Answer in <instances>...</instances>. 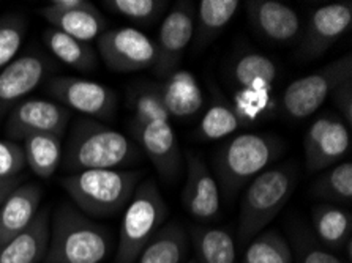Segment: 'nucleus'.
<instances>
[{"label":"nucleus","mask_w":352,"mask_h":263,"mask_svg":"<svg viewBox=\"0 0 352 263\" xmlns=\"http://www.w3.org/2000/svg\"><path fill=\"white\" fill-rule=\"evenodd\" d=\"M130 130L164 181H174L182 170V155L170 117L160 98L158 84H140L130 92Z\"/></svg>","instance_id":"obj_1"},{"label":"nucleus","mask_w":352,"mask_h":263,"mask_svg":"<svg viewBox=\"0 0 352 263\" xmlns=\"http://www.w3.org/2000/svg\"><path fill=\"white\" fill-rule=\"evenodd\" d=\"M138 147L125 134L97 120L81 119L73 125L63 152V168L70 174L117 169L138 159Z\"/></svg>","instance_id":"obj_2"},{"label":"nucleus","mask_w":352,"mask_h":263,"mask_svg":"<svg viewBox=\"0 0 352 263\" xmlns=\"http://www.w3.org/2000/svg\"><path fill=\"white\" fill-rule=\"evenodd\" d=\"M141 179L140 170H84L65 176L62 186L79 211L92 218H111L128 205Z\"/></svg>","instance_id":"obj_3"},{"label":"nucleus","mask_w":352,"mask_h":263,"mask_svg":"<svg viewBox=\"0 0 352 263\" xmlns=\"http://www.w3.org/2000/svg\"><path fill=\"white\" fill-rule=\"evenodd\" d=\"M229 87L234 92L231 101L243 126L253 125L275 111L274 85L278 67L261 52H243L231 62Z\"/></svg>","instance_id":"obj_4"},{"label":"nucleus","mask_w":352,"mask_h":263,"mask_svg":"<svg viewBox=\"0 0 352 263\" xmlns=\"http://www.w3.org/2000/svg\"><path fill=\"white\" fill-rule=\"evenodd\" d=\"M108 251L106 229L63 203L52 219L50 248L43 263H100Z\"/></svg>","instance_id":"obj_5"},{"label":"nucleus","mask_w":352,"mask_h":263,"mask_svg":"<svg viewBox=\"0 0 352 263\" xmlns=\"http://www.w3.org/2000/svg\"><path fill=\"white\" fill-rule=\"evenodd\" d=\"M296 185L297 169L292 163L265 169L250 181L239 214V237L242 243H248L274 221L291 198Z\"/></svg>","instance_id":"obj_6"},{"label":"nucleus","mask_w":352,"mask_h":263,"mask_svg":"<svg viewBox=\"0 0 352 263\" xmlns=\"http://www.w3.org/2000/svg\"><path fill=\"white\" fill-rule=\"evenodd\" d=\"M283 144L269 134L243 133L226 142L217 155L218 187L226 197L236 196L278 158Z\"/></svg>","instance_id":"obj_7"},{"label":"nucleus","mask_w":352,"mask_h":263,"mask_svg":"<svg viewBox=\"0 0 352 263\" xmlns=\"http://www.w3.org/2000/svg\"><path fill=\"white\" fill-rule=\"evenodd\" d=\"M168 218V205L157 183L144 180L133 192L120 224L116 263H135Z\"/></svg>","instance_id":"obj_8"},{"label":"nucleus","mask_w":352,"mask_h":263,"mask_svg":"<svg viewBox=\"0 0 352 263\" xmlns=\"http://www.w3.org/2000/svg\"><path fill=\"white\" fill-rule=\"evenodd\" d=\"M351 78L352 56L346 54L318 71L292 80L281 95V109L289 119H307L324 104L338 85Z\"/></svg>","instance_id":"obj_9"},{"label":"nucleus","mask_w":352,"mask_h":263,"mask_svg":"<svg viewBox=\"0 0 352 263\" xmlns=\"http://www.w3.org/2000/svg\"><path fill=\"white\" fill-rule=\"evenodd\" d=\"M196 5L188 0L174 3L163 18L155 41L157 58L153 71L158 79H166L184 60L186 47L193 41Z\"/></svg>","instance_id":"obj_10"},{"label":"nucleus","mask_w":352,"mask_h":263,"mask_svg":"<svg viewBox=\"0 0 352 263\" xmlns=\"http://www.w3.org/2000/svg\"><path fill=\"white\" fill-rule=\"evenodd\" d=\"M97 46L106 67L117 73H135L155 65V41L133 27L106 30L98 36Z\"/></svg>","instance_id":"obj_11"},{"label":"nucleus","mask_w":352,"mask_h":263,"mask_svg":"<svg viewBox=\"0 0 352 263\" xmlns=\"http://www.w3.org/2000/svg\"><path fill=\"white\" fill-rule=\"evenodd\" d=\"M47 92L58 104L98 120H111L117 112V95L95 80L58 76L50 80Z\"/></svg>","instance_id":"obj_12"},{"label":"nucleus","mask_w":352,"mask_h":263,"mask_svg":"<svg viewBox=\"0 0 352 263\" xmlns=\"http://www.w3.org/2000/svg\"><path fill=\"white\" fill-rule=\"evenodd\" d=\"M70 119L72 111L57 101L25 100L10 111L5 131L13 142L25 141L40 134H51L62 139Z\"/></svg>","instance_id":"obj_13"},{"label":"nucleus","mask_w":352,"mask_h":263,"mask_svg":"<svg viewBox=\"0 0 352 263\" xmlns=\"http://www.w3.org/2000/svg\"><path fill=\"white\" fill-rule=\"evenodd\" d=\"M349 131L344 122L335 115L314 120L303 139L307 170L314 174L341 163L351 148Z\"/></svg>","instance_id":"obj_14"},{"label":"nucleus","mask_w":352,"mask_h":263,"mask_svg":"<svg viewBox=\"0 0 352 263\" xmlns=\"http://www.w3.org/2000/svg\"><path fill=\"white\" fill-rule=\"evenodd\" d=\"M352 24V2L329 3L311 14L300 40V54L305 58L324 56Z\"/></svg>","instance_id":"obj_15"},{"label":"nucleus","mask_w":352,"mask_h":263,"mask_svg":"<svg viewBox=\"0 0 352 263\" xmlns=\"http://www.w3.org/2000/svg\"><path fill=\"white\" fill-rule=\"evenodd\" d=\"M220 187L207 164L197 155H186V180L182 202L190 216L197 221H213L220 214Z\"/></svg>","instance_id":"obj_16"},{"label":"nucleus","mask_w":352,"mask_h":263,"mask_svg":"<svg viewBox=\"0 0 352 263\" xmlns=\"http://www.w3.org/2000/svg\"><path fill=\"white\" fill-rule=\"evenodd\" d=\"M247 14L256 32L276 45H289L302 38V19L294 8L278 0H250Z\"/></svg>","instance_id":"obj_17"},{"label":"nucleus","mask_w":352,"mask_h":263,"mask_svg":"<svg viewBox=\"0 0 352 263\" xmlns=\"http://www.w3.org/2000/svg\"><path fill=\"white\" fill-rule=\"evenodd\" d=\"M50 62L40 54L16 57L0 71V114L12 111L19 100L38 87L50 71Z\"/></svg>","instance_id":"obj_18"},{"label":"nucleus","mask_w":352,"mask_h":263,"mask_svg":"<svg viewBox=\"0 0 352 263\" xmlns=\"http://www.w3.org/2000/svg\"><path fill=\"white\" fill-rule=\"evenodd\" d=\"M158 92L170 119H193L204 109V92L188 69H175L158 84Z\"/></svg>","instance_id":"obj_19"},{"label":"nucleus","mask_w":352,"mask_h":263,"mask_svg":"<svg viewBox=\"0 0 352 263\" xmlns=\"http://www.w3.org/2000/svg\"><path fill=\"white\" fill-rule=\"evenodd\" d=\"M51 237L50 210H40L23 232L0 248V263H41Z\"/></svg>","instance_id":"obj_20"},{"label":"nucleus","mask_w":352,"mask_h":263,"mask_svg":"<svg viewBox=\"0 0 352 263\" xmlns=\"http://www.w3.org/2000/svg\"><path fill=\"white\" fill-rule=\"evenodd\" d=\"M43 191L38 185H19L0 205V248L34 221Z\"/></svg>","instance_id":"obj_21"},{"label":"nucleus","mask_w":352,"mask_h":263,"mask_svg":"<svg viewBox=\"0 0 352 263\" xmlns=\"http://www.w3.org/2000/svg\"><path fill=\"white\" fill-rule=\"evenodd\" d=\"M40 13L51 27L84 43L94 41L106 32V21L94 3L72 10H56L47 5Z\"/></svg>","instance_id":"obj_22"},{"label":"nucleus","mask_w":352,"mask_h":263,"mask_svg":"<svg viewBox=\"0 0 352 263\" xmlns=\"http://www.w3.org/2000/svg\"><path fill=\"white\" fill-rule=\"evenodd\" d=\"M239 0H201L196 5L195 49L199 52L221 34L240 8Z\"/></svg>","instance_id":"obj_23"},{"label":"nucleus","mask_w":352,"mask_h":263,"mask_svg":"<svg viewBox=\"0 0 352 263\" xmlns=\"http://www.w3.org/2000/svg\"><path fill=\"white\" fill-rule=\"evenodd\" d=\"M209 89L210 104L207 106L196 133L204 141H220V139L231 136L239 128H243V123L231 101L223 95L218 85L210 82Z\"/></svg>","instance_id":"obj_24"},{"label":"nucleus","mask_w":352,"mask_h":263,"mask_svg":"<svg viewBox=\"0 0 352 263\" xmlns=\"http://www.w3.org/2000/svg\"><path fill=\"white\" fill-rule=\"evenodd\" d=\"M313 229L321 243L329 249H343L352 238V216L343 207L322 203L311 210Z\"/></svg>","instance_id":"obj_25"},{"label":"nucleus","mask_w":352,"mask_h":263,"mask_svg":"<svg viewBox=\"0 0 352 263\" xmlns=\"http://www.w3.org/2000/svg\"><path fill=\"white\" fill-rule=\"evenodd\" d=\"M43 40L52 56L70 68L79 69V71H94L98 65L97 54L89 43L65 35L54 27L45 30Z\"/></svg>","instance_id":"obj_26"},{"label":"nucleus","mask_w":352,"mask_h":263,"mask_svg":"<svg viewBox=\"0 0 352 263\" xmlns=\"http://www.w3.org/2000/svg\"><path fill=\"white\" fill-rule=\"evenodd\" d=\"M25 165L40 179H50L62 163V139L51 134H40L23 141Z\"/></svg>","instance_id":"obj_27"},{"label":"nucleus","mask_w":352,"mask_h":263,"mask_svg":"<svg viewBox=\"0 0 352 263\" xmlns=\"http://www.w3.org/2000/svg\"><path fill=\"white\" fill-rule=\"evenodd\" d=\"M186 235L179 224L170 222L155 233L141 252L138 263H180L186 252Z\"/></svg>","instance_id":"obj_28"},{"label":"nucleus","mask_w":352,"mask_h":263,"mask_svg":"<svg viewBox=\"0 0 352 263\" xmlns=\"http://www.w3.org/2000/svg\"><path fill=\"white\" fill-rule=\"evenodd\" d=\"M193 248L196 263H237L236 244L225 229L196 227Z\"/></svg>","instance_id":"obj_29"},{"label":"nucleus","mask_w":352,"mask_h":263,"mask_svg":"<svg viewBox=\"0 0 352 263\" xmlns=\"http://www.w3.org/2000/svg\"><path fill=\"white\" fill-rule=\"evenodd\" d=\"M314 196L351 205L352 202V163L341 161V163L325 169L313 186Z\"/></svg>","instance_id":"obj_30"},{"label":"nucleus","mask_w":352,"mask_h":263,"mask_svg":"<svg viewBox=\"0 0 352 263\" xmlns=\"http://www.w3.org/2000/svg\"><path fill=\"white\" fill-rule=\"evenodd\" d=\"M243 263H292V251L276 230L256 235L245 251Z\"/></svg>","instance_id":"obj_31"},{"label":"nucleus","mask_w":352,"mask_h":263,"mask_svg":"<svg viewBox=\"0 0 352 263\" xmlns=\"http://www.w3.org/2000/svg\"><path fill=\"white\" fill-rule=\"evenodd\" d=\"M104 5L113 13L142 25L157 23L169 7L164 0H106Z\"/></svg>","instance_id":"obj_32"},{"label":"nucleus","mask_w":352,"mask_h":263,"mask_svg":"<svg viewBox=\"0 0 352 263\" xmlns=\"http://www.w3.org/2000/svg\"><path fill=\"white\" fill-rule=\"evenodd\" d=\"M25 34L28 23L21 16L8 14L0 19V71L18 56Z\"/></svg>","instance_id":"obj_33"},{"label":"nucleus","mask_w":352,"mask_h":263,"mask_svg":"<svg viewBox=\"0 0 352 263\" xmlns=\"http://www.w3.org/2000/svg\"><path fill=\"white\" fill-rule=\"evenodd\" d=\"M25 169L23 145L13 141H0V181L21 176Z\"/></svg>","instance_id":"obj_34"},{"label":"nucleus","mask_w":352,"mask_h":263,"mask_svg":"<svg viewBox=\"0 0 352 263\" xmlns=\"http://www.w3.org/2000/svg\"><path fill=\"white\" fill-rule=\"evenodd\" d=\"M297 249L300 263H343L338 257H335L332 252L321 248L319 244H314L313 241L308 238L298 240Z\"/></svg>","instance_id":"obj_35"},{"label":"nucleus","mask_w":352,"mask_h":263,"mask_svg":"<svg viewBox=\"0 0 352 263\" xmlns=\"http://www.w3.org/2000/svg\"><path fill=\"white\" fill-rule=\"evenodd\" d=\"M333 103L338 107L341 117H343L344 125L349 128L352 126V78L346 80L341 85H338L337 89L333 90L332 93Z\"/></svg>","instance_id":"obj_36"},{"label":"nucleus","mask_w":352,"mask_h":263,"mask_svg":"<svg viewBox=\"0 0 352 263\" xmlns=\"http://www.w3.org/2000/svg\"><path fill=\"white\" fill-rule=\"evenodd\" d=\"M92 2H87V0H52L50 7L56 10H72V8H82L89 7Z\"/></svg>","instance_id":"obj_37"},{"label":"nucleus","mask_w":352,"mask_h":263,"mask_svg":"<svg viewBox=\"0 0 352 263\" xmlns=\"http://www.w3.org/2000/svg\"><path fill=\"white\" fill-rule=\"evenodd\" d=\"M21 181H23V176H16V179H12V180L0 181V205H2L5 198L12 194L16 187L21 185Z\"/></svg>","instance_id":"obj_38"},{"label":"nucleus","mask_w":352,"mask_h":263,"mask_svg":"<svg viewBox=\"0 0 352 263\" xmlns=\"http://www.w3.org/2000/svg\"><path fill=\"white\" fill-rule=\"evenodd\" d=\"M343 249L346 251V257H348V260H352V238H349L348 241H346V244H344Z\"/></svg>","instance_id":"obj_39"},{"label":"nucleus","mask_w":352,"mask_h":263,"mask_svg":"<svg viewBox=\"0 0 352 263\" xmlns=\"http://www.w3.org/2000/svg\"><path fill=\"white\" fill-rule=\"evenodd\" d=\"M188 263H196V262H195V260H191V262H188Z\"/></svg>","instance_id":"obj_40"}]
</instances>
